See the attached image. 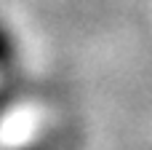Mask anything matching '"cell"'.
<instances>
[{"label": "cell", "instance_id": "1", "mask_svg": "<svg viewBox=\"0 0 152 150\" xmlns=\"http://www.w3.org/2000/svg\"><path fill=\"white\" fill-rule=\"evenodd\" d=\"M13 64H16V40L0 21V72H11Z\"/></svg>", "mask_w": 152, "mask_h": 150}, {"label": "cell", "instance_id": "3", "mask_svg": "<svg viewBox=\"0 0 152 150\" xmlns=\"http://www.w3.org/2000/svg\"><path fill=\"white\" fill-rule=\"evenodd\" d=\"M27 150H45V148H37V145H35V148H27Z\"/></svg>", "mask_w": 152, "mask_h": 150}, {"label": "cell", "instance_id": "2", "mask_svg": "<svg viewBox=\"0 0 152 150\" xmlns=\"http://www.w3.org/2000/svg\"><path fill=\"white\" fill-rule=\"evenodd\" d=\"M8 105H11V89L8 86H0V115L8 110Z\"/></svg>", "mask_w": 152, "mask_h": 150}]
</instances>
